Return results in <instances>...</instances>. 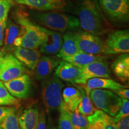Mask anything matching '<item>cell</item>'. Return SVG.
Listing matches in <instances>:
<instances>
[{
	"mask_svg": "<svg viewBox=\"0 0 129 129\" xmlns=\"http://www.w3.org/2000/svg\"><path fill=\"white\" fill-rule=\"evenodd\" d=\"M80 26L85 32L102 35L110 29L100 7L98 0H81L77 9Z\"/></svg>",
	"mask_w": 129,
	"mask_h": 129,
	"instance_id": "6da1fadb",
	"label": "cell"
},
{
	"mask_svg": "<svg viewBox=\"0 0 129 129\" xmlns=\"http://www.w3.org/2000/svg\"><path fill=\"white\" fill-rule=\"evenodd\" d=\"M14 19L22 29V34L14 40V46L38 49L44 41L47 29L32 23L27 14L22 10L14 13Z\"/></svg>",
	"mask_w": 129,
	"mask_h": 129,
	"instance_id": "7a4b0ae2",
	"label": "cell"
},
{
	"mask_svg": "<svg viewBox=\"0 0 129 129\" xmlns=\"http://www.w3.org/2000/svg\"><path fill=\"white\" fill-rule=\"evenodd\" d=\"M35 20L50 30L63 32L80 26L78 19L75 16L58 12L35 13Z\"/></svg>",
	"mask_w": 129,
	"mask_h": 129,
	"instance_id": "3957f363",
	"label": "cell"
},
{
	"mask_svg": "<svg viewBox=\"0 0 129 129\" xmlns=\"http://www.w3.org/2000/svg\"><path fill=\"white\" fill-rule=\"evenodd\" d=\"M64 84L55 75L43 80L41 95L43 102L48 110L59 109L62 104V89Z\"/></svg>",
	"mask_w": 129,
	"mask_h": 129,
	"instance_id": "277c9868",
	"label": "cell"
},
{
	"mask_svg": "<svg viewBox=\"0 0 129 129\" xmlns=\"http://www.w3.org/2000/svg\"><path fill=\"white\" fill-rule=\"evenodd\" d=\"M89 95L96 109L104 111L111 117L117 114L121 106V98L110 90L93 89L90 91Z\"/></svg>",
	"mask_w": 129,
	"mask_h": 129,
	"instance_id": "5b68a950",
	"label": "cell"
},
{
	"mask_svg": "<svg viewBox=\"0 0 129 129\" xmlns=\"http://www.w3.org/2000/svg\"><path fill=\"white\" fill-rule=\"evenodd\" d=\"M102 12L115 23H126L129 19V0H98Z\"/></svg>",
	"mask_w": 129,
	"mask_h": 129,
	"instance_id": "8992f818",
	"label": "cell"
},
{
	"mask_svg": "<svg viewBox=\"0 0 129 129\" xmlns=\"http://www.w3.org/2000/svg\"><path fill=\"white\" fill-rule=\"evenodd\" d=\"M128 52V30H116L109 34L104 43L103 53L106 54H115Z\"/></svg>",
	"mask_w": 129,
	"mask_h": 129,
	"instance_id": "52a82bcc",
	"label": "cell"
},
{
	"mask_svg": "<svg viewBox=\"0 0 129 129\" xmlns=\"http://www.w3.org/2000/svg\"><path fill=\"white\" fill-rule=\"evenodd\" d=\"M79 50L93 54L104 53V42L98 35L85 31L74 32Z\"/></svg>",
	"mask_w": 129,
	"mask_h": 129,
	"instance_id": "ba28073f",
	"label": "cell"
},
{
	"mask_svg": "<svg viewBox=\"0 0 129 129\" xmlns=\"http://www.w3.org/2000/svg\"><path fill=\"white\" fill-rule=\"evenodd\" d=\"M24 67L13 54L3 56L0 59V81H8L23 75Z\"/></svg>",
	"mask_w": 129,
	"mask_h": 129,
	"instance_id": "9c48e42d",
	"label": "cell"
},
{
	"mask_svg": "<svg viewBox=\"0 0 129 129\" xmlns=\"http://www.w3.org/2000/svg\"><path fill=\"white\" fill-rule=\"evenodd\" d=\"M54 75L64 81L77 84H84L81 68L65 60L60 61L56 67Z\"/></svg>",
	"mask_w": 129,
	"mask_h": 129,
	"instance_id": "30bf717a",
	"label": "cell"
},
{
	"mask_svg": "<svg viewBox=\"0 0 129 129\" xmlns=\"http://www.w3.org/2000/svg\"><path fill=\"white\" fill-rule=\"evenodd\" d=\"M4 84L9 93L17 99H26L30 94L32 84L29 77L26 74L4 82Z\"/></svg>",
	"mask_w": 129,
	"mask_h": 129,
	"instance_id": "8fae6325",
	"label": "cell"
},
{
	"mask_svg": "<svg viewBox=\"0 0 129 129\" xmlns=\"http://www.w3.org/2000/svg\"><path fill=\"white\" fill-rule=\"evenodd\" d=\"M41 12L63 10L68 7L65 0H13Z\"/></svg>",
	"mask_w": 129,
	"mask_h": 129,
	"instance_id": "7c38bea8",
	"label": "cell"
},
{
	"mask_svg": "<svg viewBox=\"0 0 129 129\" xmlns=\"http://www.w3.org/2000/svg\"><path fill=\"white\" fill-rule=\"evenodd\" d=\"M84 84L92 78H110L111 70L105 60L96 61L81 68ZM83 84V85H84Z\"/></svg>",
	"mask_w": 129,
	"mask_h": 129,
	"instance_id": "4fadbf2b",
	"label": "cell"
},
{
	"mask_svg": "<svg viewBox=\"0 0 129 129\" xmlns=\"http://www.w3.org/2000/svg\"><path fill=\"white\" fill-rule=\"evenodd\" d=\"M62 43L63 37L59 32L47 29L44 41L40 47V51L48 55H57L62 48Z\"/></svg>",
	"mask_w": 129,
	"mask_h": 129,
	"instance_id": "5bb4252c",
	"label": "cell"
},
{
	"mask_svg": "<svg viewBox=\"0 0 129 129\" xmlns=\"http://www.w3.org/2000/svg\"><path fill=\"white\" fill-rule=\"evenodd\" d=\"M81 87L84 90L87 94L93 89H107L112 91L126 88V86L122 85L115 81L108 78H92L86 81L84 85H81Z\"/></svg>",
	"mask_w": 129,
	"mask_h": 129,
	"instance_id": "9a60e30c",
	"label": "cell"
},
{
	"mask_svg": "<svg viewBox=\"0 0 129 129\" xmlns=\"http://www.w3.org/2000/svg\"><path fill=\"white\" fill-rule=\"evenodd\" d=\"M60 60L57 58L44 56L40 57L34 70L35 78L37 80H43L50 76L56 68Z\"/></svg>",
	"mask_w": 129,
	"mask_h": 129,
	"instance_id": "2e32d148",
	"label": "cell"
},
{
	"mask_svg": "<svg viewBox=\"0 0 129 129\" xmlns=\"http://www.w3.org/2000/svg\"><path fill=\"white\" fill-rule=\"evenodd\" d=\"M62 102L60 107L66 110L73 112L76 110L82 98L80 88L68 87L62 93Z\"/></svg>",
	"mask_w": 129,
	"mask_h": 129,
	"instance_id": "e0dca14e",
	"label": "cell"
},
{
	"mask_svg": "<svg viewBox=\"0 0 129 129\" xmlns=\"http://www.w3.org/2000/svg\"><path fill=\"white\" fill-rule=\"evenodd\" d=\"M14 56L22 63L34 70L41 57V52L38 49H29L17 47L14 51Z\"/></svg>",
	"mask_w": 129,
	"mask_h": 129,
	"instance_id": "ac0fdd59",
	"label": "cell"
},
{
	"mask_svg": "<svg viewBox=\"0 0 129 129\" xmlns=\"http://www.w3.org/2000/svg\"><path fill=\"white\" fill-rule=\"evenodd\" d=\"M113 72L122 82L128 81L129 79V54L122 53L113 62L111 66Z\"/></svg>",
	"mask_w": 129,
	"mask_h": 129,
	"instance_id": "d6986e66",
	"label": "cell"
},
{
	"mask_svg": "<svg viewBox=\"0 0 129 129\" xmlns=\"http://www.w3.org/2000/svg\"><path fill=\"white\" fill-rule=\"evenodd\" d=\"M105 59L106 57L101 56V54H89L80 51L73 56L63 58V60L71 63L77 67L82 68L96 61L104 60Z\"/></svg>",
	"mask_w": 129,
	"mask_h": 129,
	"instance_id": "ffe728a7",
	"label": "cell"
},
{
	"mask_svg": "<svg viewBox=\"0 0 129 129\" xmlns=\"http://www.w3.org/2000/svg\"><path fill=\"white\" fill-rule=\"evenodd\" d=\"M62 37V46L60 50L57 54L58 57L63 59L64 57L73 56L80 51L77 45L74 32H68Z\"/></svg>",
	"mask_w": 129,
	"mask_h": 129,
	"instance_id": "44dd1931",
	"label": "cell"
},
{
	"mask_svg": "<svg viewBox=\"0 0 129 129\" xmlns=\"http://www.w3.org/2000/svg\"><path fill=\"white\" fill-rule=\"evenodd\" d=\"M39 111L34 108H28L18 117L21 129H35L39 117Z\"/></svg>",
	"mask_w": 129,
	"mask_h": 129,
	"instance_id": "7402d4cb",
	"label": "cell"
},
{
	"mask_svg": "<svg viewBox=\"0 0 129 129\" xmlns=\"http://www.w3.org/2000/svg\"><path fill=\"white\" fill-rule=\"evenodd\" d=\"M6 35L4 38L5 48L9 49L14 46V41L22 34V29L20 26L16 25L11 20L7 22L6 27Z\"/></svg>",
	"mask_w": 129,
	"mask_h": 129,
	"instance_id": "603a6c76",
	"label": "cell"
},
{
	"mask_svg": "<svg viewBox=\"0 0 129 129\" xmlns=\"http://www.w3.org/2000/svg\"><path fill=\"white\" fill-rule=\"evenodd\" d=\"M81 92L82 98L79 104L77 110L82 115L88 117L94 113L97 109L93 105V104L90 99V96L86 93L82 87H80Z\"/></svg>",
	"mask_w": 129,
	"mask_h": 129,
	"instance_id": "cb8c5ba5",
	"label": "cell"
},
{
	"mask_svg": "<svg viewBox=\"0 0 129 129\" xmlns=\"http://www.w3.org/2000/svg\"><path fill=\"white\" fill-rule=\"evenodd\" d=\"M108 115L104 111L97 109L92 115L87 117L88 120L87 129H104Z\"/></svg>",
	"mask_w": 129,
	"mask_h": 129,
	"instance_id": "d4e9b609",
	"label": "cell"
},
{
	"mask_svg": "<svg viewBox=\"0 0 129 129\" xmlns=\"http://www.w3.org/2000/svg\"><path fill=\"white\" fill-rule=\"evenodd\" d=\"M19 101L13 96L1 81H0V106H17Z\"/></svg>",
	"mask_w": 129,
	"mask_h": 129,
	"instance_id": "484cf974",
	"label": "cell"
},
{
	"mask_svg": "<svg viewBox=\"0 0 129 129\" xmlns=\"http://www.w3.org/2000/svg\"><path fill=\"white\" fill-rule=\"evenodd\" d=\"M68 112L74 129H87L88 125L87 117L78 112L77 109L73 112L68 111Z\"/></svg>",
	"mask_w": 129,
	"mask_h": 129,
	"instance_id": "4316f807",
	"label": "cell"
},
{
	"mask_svg": "<svg viewBox=\"0 0 129 129\" xmlns=\"http://www.w3.org/2000/svg\"><path fill=\"white\" fill-rule=\"evenodd\" d=\"M16 111L10 114L0 123V129H21Z\"/></svg>",
	"mask_w": 129,
	"mask_h": 129,
	"instance_id": "83f0119b",
	"label": "cell"
},
{
	"mask_svg": "<svg viewBox=\"0 0 129 129\" xmlns=\"http://www.w3.org/2000/svg\"><path fill=\"white\" fill-rule=\"evenodd\" d=\"M60 115L58 120L57 129H74L68 111L60 107Z\"/></svg>",
	"mask_w": 129,
	"mask_h": 129,
	"instance_id": "f1b7e54d",
	"label": "cell"
},
{
	"mask_svg": "<svg viewBox=\"0 0 129 129\" xmlns=\"http://www.w3.org/2000/svg\"><path fill=\"white\" fill-rule=\"evenodd\" d=\"M13 5V0H0V21L7 24L8 14Z\"/></svg>",
	"mask_w": 129,
	"mask_h": 129,
	"instance_id": "f546056e",
	"label": "cell"
},
{
	"mask_svg": "<svg viewBox=\"0 0 129 129\" xmlns=\"http://www.w3.org/2000/svg\"><path fill=\"white\" fill-rule=\"evenodd\" d=\"M122 104L118 112L113 118L114 123L120 120L123 118L128 117L129 115V101L128 99L121 98Z\"/></svg>",
	"mask_w": 129,
	"mask_h": 129,
	"instance_id": "4dcf8cb0",
	"label": "cell"
},
{
	"mask_svg": "<svg viewBox=\"0 0 129 129\" xmlns=\"http://www.w3.org/2000/svg\"><path fill=\"white\" fill-rule=\"evenodd\" d=\"M47 121L46 112L43 109L41 112H39V117L35 129H47Z\"/></svg>",
	"mask_w": 129,
	"mask_h": 129,
	"instance_id": "1f68e13d",
	"label": "cell"
},
{
	"mask_svg": "<svg viewBox=\"0 0 129 129\" xmlns=\"http://www.w3.org/2000/svg\"><path fill=\"white\" fill-rule=\"evenodd\" d=\"M16 111V108L13 106H0V123L11 113Z\"/></svg>",
	"mask_w": 129,
	"mask_h": 129,
	"instance_id": "d6a6232c",
	"label": "cell"
},
{
	"mask_svg": "<svg viewBox=\"0 0 129 129\" xmlns=\"http://www.w3.org/2000/svg\"><path fill=\"white\" fill-rule=\"evenodd\" d=\"M116 129H129V117L121 119L115 123Z\"/></svg>",
	"mask_w": 129,
	"mask_h": 129,
	"instance_id": "836d02e7",
	"label": "cell"
},
{
	"mask_svg": "<svg viewBox=\"0 0 129 129\" xmlns=\"http://www.w3.org/2000/svg\"><path fill=\"white\" fill-rule=\"evenodd\" d=\"M114 92L116 93L118 96L121 98H124V99H129V90L127 88H122L121 89L114 91Z\"/></svg>",
	"mask_w": 129,
	"mask_h": 129,
	"instance_id": "e575fe53",
	"label": "cell"
},
{
	"mask_svg": "<svg viewBox=\"0 0 129 129\" xmlns=\"http://www.w3.org/2000/svg\"><path fill=\"white\" fill-rule=\"evenodd\" d=\"M104 129H116L115 123L113 121V118L109 115H108L106 117Z\"/></svg>",
	"mask_w": 129,
	"mask_h": 129,
	"instance_id": "d590c367",
	"label": "cell"
},
{
	"mask_svg": "<svg viewBox=\"0 0 129 129\" xmlns=\"http://www.w3.org/2000/svg\"><path fill=\"white\" fill-rule=\"evenodd\" d=\"M6 25L4 22L0 21V47L3 45V41H4V30L6 29Z\"/></svg>",
	"mask_w": 129,
	"mask_h": 129,
	"instance_id": "8d00e7d4",
	"label": "cell"
},
{
	"mask_svg": "<svg viewBox=\"0 0 129 129\" xmlns=\"http://www.w3.org/2000/svg\"><path fill=\"white\" fill-rule=\"evenodd\" d=\"M47 129H57L54 125L51 118L48 116V124H47Z\"/></svg>",
	"mask_w": 129,
	"mask_h": 129,
	"instance_id": "74e56055",
	"label": "cell"
}]
</instances>
